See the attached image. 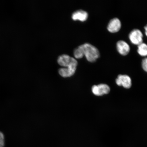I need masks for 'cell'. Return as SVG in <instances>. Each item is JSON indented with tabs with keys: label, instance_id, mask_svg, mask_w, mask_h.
<instances>
[{
	"label": "cell",
	"instance_id": "cell-12",
	"mask_svg": "<svg viewBox=\"0 0 147 147\" xmlns=\"http://www.w3.org/2000/svg\"><path fill=\"white\" fill-rule=\"evenodd\" d=\"M144 29L145 30V34L147 36V24L144 27Z\"/></svg>",
	"mask_w": 147,
	"mask_h": 147
},
{
	"label": "cell",
	"instance_id": "cell-6",
	"mask_svg": "<svg viewBox=\"0 0 147 147\" xmlns=\"http://www.w3.org/2000/svg\"><path fill=\"white\" fill-rule=\"evenodd\" d=\"M121 27V22L119 18H114L111 19L108 24L107 28L109 32L114 33L118 32Z\"/></svg>",
	"mask_w": 147,
	"mask_h": 147
},
{
	"label": "cell",
	"instance_id": "cell-3",
	"mask_svg": "<svg viewBox=\"0 0 147 147\" xmlns=\"http://www.w3.org/2000/svg\"><path fill=\"white\" fill-rule=\"evenodd\" d=\"M129 38L134 45H138L143 42V34L138 29H134L132 30L129 35Z\"/></svg>",
	"mask_w": 147,
	"mask_h": 147
},
{
	"label": "cell",
	"instance_id": "cell-5",
	"mask_svg": "<svg viewBox=\"0 0 147 147\" xmlns=\"http://www.w3.org/2000/svg\"><path fill=\"white\" fill-rule=\"evenodd\" d=\"M116 83L119 86H123L126 89H129L131 86V80L128 75H119L116 80Z\"/></svg>",
	"mask_w": 147,
	"mask_h": 147
},
{
	"label": "cell",
	"instance_id": "cell-11",
	"mask_svg": "<svg viewBox=\"0 0 147 147\" xmlns=\"http://www.w3.org/2000/svg\"><path fill=\"white\" fill-rule=\"evenodd\" d=\"M142 66L143 70L147 73V57L145 58L142 60Z\"/></svg>",
	"mask_w": 147,
	"mask_h": 147
},
{
	"label": "cell",
	"instance_id": "cell-2",
	"mask_svg": "<svg viewBox=\"0 0 147 147\" xmlns=\"http://www.w3.org/2000/svg\"><path fill=\"white\" fill-rule=\"evenodd\" d=\"M75 57L82 58L85 56L88 61L94 62L100 56L98 49L91 44L86 43L81 45L75 49L74 51Z\"/></svg>",
	"mask_w": 147,
	"mask_h": 147
},
{
	"label": "cell",
	"instance_id": "cell-1",
	"mask_svg": "<svg viewBox=\"0 0 147 147\" xmlns=\"http://www.w3.org/2000/svg\"><path fill=\"white\" fill-rule=\"evenodd\" d=\"M57 62L59 65L65 67L59 70V73L60 76L67 78L74 74L78 65V62L74 58L67 55H62L59 57Z\"/></svg>",
	"mask_w": 147,
	"mask_h": 147
},
{
	"label": "cell",
	"instance_id": "cell-4",
	"mask_svg": "<svg viewBox=\"0 0 147 147\" xmlns=\"http://www.w3.org/2000/svg\"><path fill=\"white\" fill-rule=\"evenodd\" d=\"M92 91L95 95L100 96L109 93L110 88L107 84H100L98 85L93 86L92 88Z\"/></svg>",
	"mask_w": 147,
	"mask_h": 147
},
{
	"label": "cell",
	"instance_id": "cell-8",
	"mask_svg": "<svg viewBox=\"0 0 147 147\" xmlns=\"http://www.w3.org/2000/svg\"><path fill=\"white\" fill-rule=\"evenodd\" d=\"M88 14L85 11L80 10L74 12L71 16L72 19L74 21L79 20L80 21L84 22L88 19Z\"/></svg>",
	"mask_w": 147,
	"mask_h": 147
},
{
	"label": "cell",
	"instance_id": "cell-9",
	"mask_svg": "<svg viewBox=\"0 0 147 147\" xmlns=\"http://www.w3.org/2000/svg\"><path fill=\"white\" fill-rule=\"evenodd\" d=\"M138 53L141 56L146 57L147 56V45L146 43H142L138 45Z\"/></svg>",
	"mask_w": 147,
	"mask_h": 147
},
{
	"label": "cell",
	"instance_id": "cell-10",
	"mask_svg": "<svg viewBox=\"0 0 147 147\" xmlns=\"http://www.w3.org/2000/svg\"><path fill=\"white\" fill-rule=\"evenodd\" d=\"M5 145L4 136L2 132L0 131V147H4Z\"/></svg>",
	"mask_w": 147,
	"mask_h": 147
},
{
	"label": "cell",
	"instance_id": "cell-7",
	"mask_svg": "<svg viewBox=\"0 0 147 147\" xmlns=\"http://www.w3.org/2000/svg\"><path fill=\"white\" fill-rule=\"evenodd\" d=\"M117 51L123 56H126L129 53L130 47L129 45L126 42L120 40L117 42Z\"/></svg>",
	"mask_w": 147,
	"mask_h": 147
}]
</instances>
